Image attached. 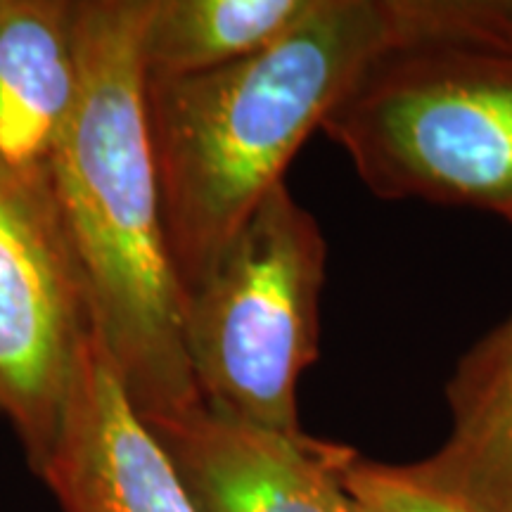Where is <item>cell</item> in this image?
Returning <instances> with one entry per match:
<instances>
[{
    "label": "cell",
    "instance_id": "1",
    "mask_svg": "<svg viewBox=\"0 0 512 512\" xmlns=\"http://www.w3.org/2000/svg\"><path fill=\"white\" fill-rule=\"evenodd\" d=\"M150 0H74L79 98L50 190L93 328L140 418L202 401L183 337L145 114L140 38Z\"/></svg>",
    "mask_w": 512,
    "mask_h": 512
},
{
    "label": "cell",
    "instance_id": "2",
    "mask_svg": "<svg viewBox=\"0 0 512 512\" xmlns=\"http://www.w3.org/2000/svg\"><path fill=\"white\" fill-rule=\"evenodd\" d=\"M399 43L389 0H313L278 41L183 79H145V114L183 302L363 69Z\"/></svg>",
    "mask_w": 512,
    "mask_h": 512
},
{
    "label": "cell",
    "instance_id": "3",
    "mask_svg": "<svg viewBox=\"0 0 512 512\" xmlns=\"http://www.w3.org/2000/svg\"><path fill=\"white\" fill-rule=\"evenodd\" d=\"M320 128L382 200L477 207L512 221V55L392 46Z\"/></svg>",
    "mask_w": 512,
    "mask_h": 512
},
{
    "label": "cell",
    "instance_id": "4",
    "mask_svg": "<svg viewBox=\"0 0 512 512\" xmlns=\"http://www.w3.org/2000/svg\"><path fill=\"white\" fill-rule=\"evenodd\" d=\"M328 245L285 183L183 302V337L202 401L283 434H302L297 384L318 358Z\"/></svg>",
    "mask_w": 512,
    "mask_h": 512
},
{
    "label": "cell",
    "instance_id": "5",
    "mask_svg": "<svg viewBox=\"0 0 512 512\" xmlns=\"http://www.w3.org/2000/svg\"><path fill=\"white\" fill-rule=\"evenodd\" d=\"M93 318L53 190L0 164V413L34 470L60 430Z\"/></svg>",
    "mask_w": 512,
    "mask_h": 512
},
{
    "label": "cell",
    "instance_id": "6",
    "mask_svg": "<svg viewBox=\"0 0 512 512\" xmlns=\"http://www.w3.org/2000/svg\"><path fill=\"white\" fill-rule=\"evenodd\" d=\"M140 420L197 512H361L342 482L351 446L264 430L204 401Z\"/></svg>",
    "mask_w": 512,
    "mask_h": 512
},
{
    "label": "cell",
    "instance_id": "7",
    "mask_svg": "<svg viewBox=\"0 0 512 512\" xmlns=\"http://www.w3.org/2000/svg\"><path fill=\"white\" fill-rule=\"evenodd\" d=\"M36 475L46 479L62 512H197L128 399L95 328L81 349L60 430Z\"/></svg>",
    "mask_w": 512,
    "mask_h": 512
},
{
    "label": "cell",
    "instance_id": "8",
    "mask_svg": "<svg viewBox=\"0 0 512 512\" xmlns=\"http://www.w3.org/2000/svg\"><path fill=\"white\" fill-rule=\"evenodd\" d=\"M76 98L74 0H0V164L50 190Z\"/></svg>",
    "mask_w": 512,
    "mask_h": 512
},
{
    "label": "cell",
    "instance_id": "9",
    "mask_svg": "<svg viewBox=\"0 0 512 512\" xmlns=\"http://www.w3.org/2000/svg\"><path fill=\"white\" fill-rule=\"evenodd\" d=\"M446 399V441L408 467L479 512H512V316L460 358Z\"/></svg>",
    "mask_w": 512,
    "mask_h": 512
},
{
    "label": "cell",
    "instance_id": "10",
    "mask_svg": "<svg viewBox=\"0 0 512 512\" xmlns=\"http://www.w3.org/2000/svg\"><path fill=\"white\" fill-rule=\"evenodd\" d=\"M313 0H150L145 79H183L245 60L285 36Z\"/></svg>",
    "mask_w": 512,
    "mask_h": 512
},
{
    "label": "cell",
    "instance_id": "11",
    "mask_svg": "<svg viewBox=\"0 0 512 512\" xmlns=\"http://www.w3.org/2000/svg\"><path fill=\"white\" fill-rule=\"evenodd\" d=\"M399 46L448 43L512 55V0H389Z\"/></svg>",
    "mask_w": 512,
    "mask_h": 512
},
{
    "label": "cell",
    "instance_id": "12",
    "mask_svg": "<svg viewBox=\"0 0 512 512\" xmlns=\"http://www.w3.org/2000/svg\"><path fill=\"white\" fill-rule=\"evenodd\" d=\"M342 482L361 512H479L422 482L408 465L377 463L358 451L344 460Z\"/></svg>",
    "mask_w": 512,
    "mask_h": 512
}]
</instances>
